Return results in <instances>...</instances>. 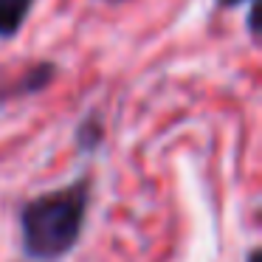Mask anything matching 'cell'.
<instances>
[{
    "label": "cell",
    "mask_w": 262,
    "mask_h": 262,
    "mask_svg": "<svg viewBox=\"0 0 262 262\" xmlns=\"http://www.w3.org/2000/svg\"><path fill=\"white\" fill-rule=\"evenodd\" d=\"M85 206V183H74L68 189L31 200L23 211V243L29 254L40 256V259H57V256L68 254L79 239Z\"/></svg>",
    "instance_id": "cell-1"
},
{
    "label": "cell",
    "mask_w": 262,
    "mask_h": 262,
    "mask_svg": "<svg viewBox=\"0 0 262 262\" xmlns=\"http://www.w3.org/2000/svg\"><path fill=\"white\" fill-rule=\"evenodd\" d=\"M31 0H0V37H12L20 31Z\"/></svg>",
    "instance_id": "cell-2"
},
{
    "label": "cell",
    "mask_w": 262,
    "mask_h": 262,
    "mask_svg": "<svg viewBox=\"0 0 262 262\" xmlns=\"http://www.w3.org/2000/svg\"><path fill=\"white\" fill-rule=\"evenodd\" d=\"M223 6H237V3H243V0H220Z\"/></svg>",
    "instance_id": "cell-3"
},
{
    "label": "cell",
    "mask_w": 262,
    "mask_h": 262,
    "mask_svg": "<svg viewBox=\"0 0 262 262\" xmlns=\"http://www.w3.org/2000/svg\"><path fill=\"white\" fill-rule=\"evenodd\" d=\"M251 262H259V254H256V251L251 254Z\"/></svg>",
    "instance_id": "cell-4"
}]
</instances>
